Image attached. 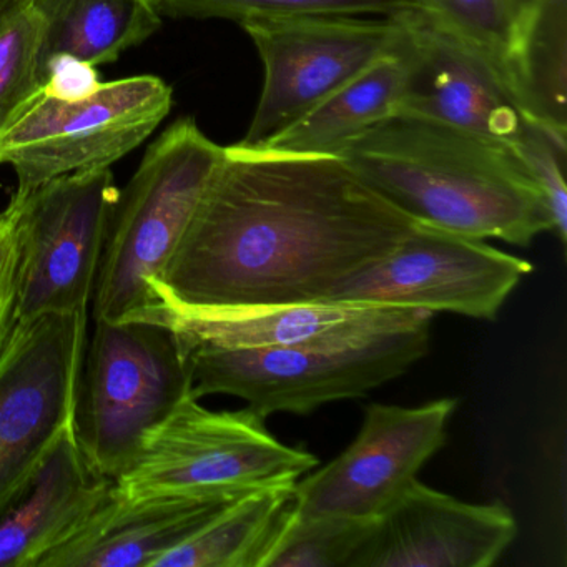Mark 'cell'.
<instances>
[{
	"instance_id": "23",
	"label": "cell",
	"mask_w": 567,
	"mask_h": 567,
	"mask_svg": "<svg viewBox=\"0 0 567 567\" xmlns=\"http://www.w3.org/2000/svg\"><path fill=\"white\" fill-rule=\"evenodd\" d=\"M530 0H417L421 12L481 52L509 85V65Z\"/></svg>"
},
{
	"instance_id": "29",
	"label": "cell",
	"mask_w": 567,
	"mask_h": 567,
	"mask_svg": "<svg viewBox=\"0 0 567 567\" xmlns=\"http://www.w3.org/2000/svg\"><path fill=\"white\" fill-rule=\"evenodd\" d=\"M11 2L12 0H0V12L4 11Z\"/></svg>"
},
{
	"instance_id": "16",
	"label": "cell",
	"mask_w": 567,
	"mask_h": 567,
	"mask_svg": "<svg viewBox=\"0 0 567 567\" xmlns=\"http://www.w3.org/2000/svg\"><path fill=\"white\" fill-rule=\"evenodd\" d=\"M241 496L245 494L125 499L112 491L91 523L41 567H155L164 554Z\"/></svg>"
},
{
	"instance_id": "4",
	"label": "cell",
	"mask_w": 567,
	"mask_h": 567,
	"mask_svg": "<svg viewBox=\"0 0 567 567\" xmlns=\"http://www.w3.org/2000/svg\"><path fill=\"white\" fill-rule=\"evenodd\" d=\"M431 321L381 328L351 337L251 351L187 354L192 393L240 398L268 417L308 414L333 401L361 398L403 377L430 351Z\"/></svg>"
},
{
	"instance_id": "24",
	"label": "cell",
	"mask_w": 567,
	"mask_h": 567,
	"mask_svg": "<svg viewBox=\"0 0 567 567\" xmlns=\"http://www.w3.org/2000/svg\"><path fill=\"white\" fill-rule=\"evenodd\" d=\"M44 87L41 21L28 0L0 12V135Z\"/></svg>"
},
{
	"instance_id": "10",
	"label": "cell",
	"mask_w": 567,
	"mask_h": 567,
	"mask_svg": "<svg viewBox=\"0 0 567 567\" xmlns=\"http://www.w3.org/2000/svg\"><path fill=\"white\" fill-rule=\"evenodd\" d=\"M118 188L111 167L62 175L28 195L18 214V320L89 311Z\"/></svg>"
},
{
	"instance_id": "8",
	"label": "cell",
	"mask_w": 567,
	"mask_h": 567,
	"mask_svg": "<svg viewBox=\"0 0 567 567\" xmlns=\"http://www.w3.org/2000/svg\"><path fill=\"white\" fill-rule=\"evenodd\" d=\"M89 311L18 320L0 351V516L74 427Z\"/></svg>"
},
{
	"instance_id": "11",
	"label": "cell",
	"mask_w": 567,
	"mask_h": 567,
	"mask_svg": "<svg viewBox=\"0 0 567 567\" xmlns=\"http://www.w3.org/2000/svg\"><path fill=\"white\" fill-rule=\"evenodd\" d=\"M533 271L526 258L487 240L414 221L377 264L348 278L331 303L394 305L494 320L514 288Z\"/></svg>"
},
{
	"instance_id": "18",
	"label": "cell",
	"mask_w": 567,
	"mask_h": 567,
	"mask_svg": "<svg viewBox=\"0 0 567 567\" xmlns=\"http://www.w3.org/2000/svg\"><path fill=\"white\" fill-rule=\"evenodd\" d=\"M404 75L406 61L401 41L394 54L374 62L353 81L315 105L303 117L267 141L247 147L295 157L337 155L351 138L396 114Z\"/></svg>"
},
{
	"instance_id": "25",
	"label": "cell",
	"mask_w": 567,
	"mask_h": 567,
	"mask_svg": "<svg viewBox=\"0 0 567 567\" xmlns=\"http://www.w3.org/2000/svg\"><path fill=\"white\" fill-rule=\"evenodd\" d=\"M162 18L225 19L237 24L291 16H378L391 18L417 8V0H155Z\"/></svg>"
},
{
	"instance_id": "27",
	"label": "cell",
	"mask_w": 567,
	"mask_h": 567,
	"mask_svg": "<svg viewBox=\"0 0 567 567\" xmlns=\"http://www.w3.org/2000/svg\"><path fill=\"white\" fill-rule=\"evenodd\" d=\"M19 228L14 205L0 214V351L18 323Z\"/></svg>"
},
{
	"instance_id": "26",
	"label": "cell",
	"mask_w": 567,
	"mask_h": 567,
	"mask_svg": "<svg viewBox=\"0 0 567 567\" xmlns=\"http://www.w3.org/2000/svg\"><path fill=\"white\" fill-rule=\"evenodd\" d=\"M511 151L519 158L546 200L553 231L560 244L567 241V141L540 125L527 122Z\"/></svg>"
},
{
	"instance_id": "13",
	"label": "cell",
	"mask_w": 567,
	"mask_h": 567,
	"mask_svg": "<svg viewBox=\"0 0 567 567\" xmlns=\"http://www.w3.org/2000/svg\"><path fill=\"white\" fill-rule=\"evenodd\" d=\"M406 61L396 114L513 148L527 118L497 69L420 9L396 14Z\"/></svg>"
},
{
	"instance_id": "9",
	"label": "cell",
	"mask_w": 567,
	"mask_h": 567,
	"mask_svg": "<svg viewBox=\"0 0 567 567\" xmlns=\"http://www.w3.org/2000/svg\"><path fill=\"white\" fill-rule=\"evenodd\" d=\"M264 64L257 111L240 144L257 145L394 54L404 29L396 16H291L241 22Z\"/></svg>"
},
{
	"instance_id": "17",
	"label": "cell",
	"mask_w": 567,
	"mask_h": 567,
	"mask_svg": "<svg viewBox=\"0 0 567 567\" xmlns=\"http://www.w3.org/2000/svg\"><path fill=\"white\" fill-rule=\"evenodd\" d=\"M112 491L114 480L89 464L72 427L31 489L0 516V567H41L91 523Z\"/></svg>"
},
{
	"instance_id": "14",
	"label": "cell",
	"mask_w": 567,
	"mask_h": 567,
	"mask_svg": "<svg viewBox=\"0 0 567 567\" xmlns=\"http://www.w3.org/2000/svg\"><path fill=\"white\" fill-rule=\"evenodd\" d=\"M430 311L394 305L297 303L195 308L155 297L131 320L157 321L174 331L182 353L295 347L411 323Z\"/></svg>"
},
{
	"instance_id": "21",
	"label": "cell",
	"mask_w": 567,
	"mask_h": 567,
	"mask_svg": "<svg viewBox=\"0 0 567 567\" xmlns=\"http://www.w3.org/2000/svg\"><path fill=\"white\" fill-rule=\"evenodd\" d=\"M509 85L530 124L567 141V0H530Z\"/></svg>"
},
{
	"instance_id": "6",
	"label": "cell",
	"mask_w": 567,
	"mask_h": 567,
	"mask_svg": "<svg viewBox=\"0 0 567 567\" xmlns=\"http://www.w3.org/2000/svg\"><path fill=\"white\" fill-rule=\"evenodd\" d=\"M190 394V368L174 331L157 321H95L74 421L89 464L117 480L145 436Z\"/></svg>"
},
{
	"instance_id": "28",
	"label": "cell",
	"mask_w": 567,
	"mask_h": 567,
	"mask_svg": "<svg viewBox=\"0 0 567 567\" xmlns=\"http://www.w3.org/2000/svg\"><path fill=\"white\" fill-rule=\"evenodd\" d=\"M97 69L72 58L52 59L44 68V91L65 101L85 97L101 85Z\"/></svg>"
},
{
	"instance_id": "20",
	"label": "cell",
	"mask_w": 567,
	"mask_h": 567,
	"mask_svg": "<svg viewBox=\"0 0 567 567\" xmlns=\"http://www.w3.org/2000/svg\"><path fill=\"white\" fill-rule=\"evenodd\" d=\"M293 487H267L238 497L155 567H265L293 511Z\"/></svg>"
},
{
	"instance_id": "3",
	"label": "cell",
	"mask_w": 567,
	"mask_h": 567,
	"mask_svg": "<svg viewBox=\"0 0 567 567\" xmlns=\"http://www.w3.org/2000/svg\"><path fill=\"white\" fill-rule=\"evenodd\" d=\"M224 155L192 117L152 142L118 190L92 297L94 321L131 320L154 303L151 284L190 227Z\"/></svg>"
},
{
	"instance_id": "15",
	"label": "cell",
	"mask_w": 567,
	"mask_h": 567,
	"mask_svg": "<svg viewBox=\"0 0 567 567\" xmlns=\"http://www.w3.org/2000/svg\"><path fill=\"white\" fill-rule=\"evenodd\" d=\"M516 536L506 504L466 503L414 480L378 517L353 567H489Z\"/></svg>"
},
{
	"instance_id": "19",
	"label": "cell",
	"mask_w": 567,
	"mask_h": 567,
	"mask_svg": "<svg viewBox=\"0 0 567 567\" xmlns=\"http://www.w3.org/2000/svg\"><path fill=\"white\" fill-rule=\"evenodd\" d=\"M41 21L42 72L52 59L117 61L161 29L155 0H28Z\"/></svg>"
},
{
	"instance_id": "22",
	"label": "cell",
	"mask_w": 567,
	"mask_h": 567,
	"mask_svg": "<svg viewBox=\"0 0 567 567\" xmlns=\"http://www.w3.org/2000/svg\"><path fill=\"white\" fill-rule=\"evenodd\" d=\"M378 517L291 511L265 567H353Z\"/></svg>"
},
{
	"instance_id": "2",
	"label": "cell",
	"mask_w": 567,
	"mask_h": 567,
	"mask_svg": "<svg viewBox=\"0 0 567 567\" xmlns=\"http://www.w3.org/2000/svg\"><path fill=\"white\" fill-rule=\"evenodd\" d=\"M337 157L417 224L523 248L553 231L543 194L506 145L393 115Z\"/></svg>"
},
{
	"instance_id": "1",
	"label": "cell",
	"mask_w": 567,
	"mask_h": 567,
	"mask_svg": "<svg viewBox=\"0 0 567 567\" xmlns=\"http://www.w3.org/2000/svg\"><path fill=\"white\" fill-rule=\"evenodd\" d=\"M337 155L225 147L190 227L151 288L184 307L323 303L413 227Z\"/></svg>"
},
{
	"instance_id": "5",
	"label": "cell",
	"mask_w": 567,
	"mask_h": 567,
	"mask_svg": "<svg viewBox=\"0 0 567 567\" xmlns=\"http://www.w3.org/2000/svg\"><path fill=\"white\" fill-rule=\"evenodd\" d=\"M265 421L250 406L212 411L190 394L145 436L114 481L115 494L141 499L295 486L318 467V457L281 443Z\"/></svg>"
},
{
	"instance_id": "7",
	"label": "cell",
	"mask_w": 567,
	"mask_h": 567,
	"mask_svg": "<svg viewBox=\"0 0 567 567\" xmlns=\"http://www.w3.org/2000/svg\"><path fill=\"white\" fill-rule=\"evenodd\" d=\"M174 91L157 75L102 82L75 101L41 89L0 135V165L14 168V195L75 172L109 168L144 144L171 114Z\"/></svg>"
},
{
	"instance_id": "12",
	"label": "cell",
	"mask_w": 567,
	"mask_h": 567,
	"mask_svg": "<svg viewBox=\"0 0 567 567\" xmlns=\"http://www.w3.org/2000/svg\"><path fill=\"white\" fill-rule=\"evenodd\" d=\"M457 400L421 406L373 403L350 446L293 487L300 514L380 517L444 446Z\"/></svg>"
}]
</instances>
